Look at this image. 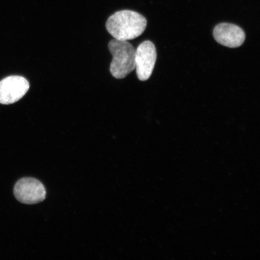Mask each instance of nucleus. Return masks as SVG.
I'll return each mask as SVG.
<instances>
[{"mask_svg": "<svg viewBox=\"0 0 260 260\" xmlns=\"http://www.w3.org/2000/svg\"><path fill=\"white\" fill-rule=\"evenodd\" d=\"M109 50L113 56L110 71L114 77L123 79L135 70L136 49L129 42L114 39L109 42Z\"/></svg>", "mask_w": 260, "mask_h": 260, "instance_id": "f03ea898", "label": "nucleus"}, {"mask_svg": "<svg viewBox=\"0 0 260 260\" xmlns=\"http://www.w3.org/2000/svg\"><path fill=\"white\" fill-rule=\"evenodd\" d=\"M30 88V84L24 77L10 76L0 81V103L11 105L18 102Z\"/></svg>", "mask_w": 260, "mask_h": 260, "instance_id": "39448f33", "label": "nucleus"}, {"mask_svg": "<svg viewBox=\"0 0 260 260\" xmlns=\"http://www.w3.org/2000/svg\"><path fill=\"white\" fill-rule=\"evenodd\" d=\"M14 193L16 199L24 204L42 202L46 197V190L41 181L34 178H22L16 182Z\"/></svg>", "mask_w": 260, "mask_h": 260, "instance_id": "7ed1b4c3", "label": "nucleus"}, {"mask_svg": "<svg viewBox=\"0 0 260 260\" xmlns=\"http://www.w3.org/2000/svg\"><path fill=\"white\" fill-rule=\"evenodd\" d=\"M147 25V21L139 13L123 10L117 12L108 19L106 28L116 40L129 41L143 34Z\"/></svg>", "mask_w": 260, "mask_h": 260, "instance_id": "f257e3e1", "label": "nucleus"}, {"mask_svg": "<svg viewBox=\"0 0 260 260\" xmlns=\"http://www.w3.org/2000/svg\"><path fill=\"white\" fill-rule=\"evenodd\" d=\"M157 60V51L152 42L146 41L136 50L135 64L136 73L141 81L149 79L153 72Z\"/></svg>", "mask_w": 260, "mask_h": 260, "instance_id": "20e7f679", "label": "nucleus"}, {"mask_svg": "<svg viewBox=\"0 0 260 260\" xmlns=\"http://www.w3.org/2000/svg\"><path fill=\"white\" fill-rule=\"evenodd\" d=\"M213 37L220 45L232 48L241 46L246 38L242 28L230 23L217 25L213 30Z\"/></svg>", "mask_w": 260, "mask_h": 260, "instance_id": "423d86ee", "label": "nucleus"}]
</instances>
